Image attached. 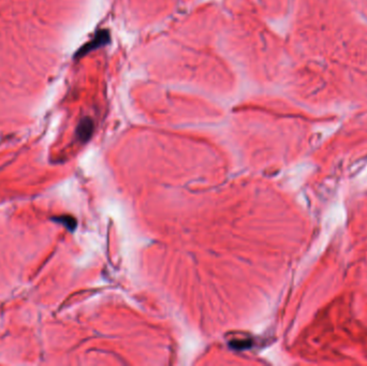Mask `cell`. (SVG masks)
Instances as JSON below:
<instances>
[{"instance_id":"7a4b0ae2","label":"cell","mask_w":367,"mask_h":366,"mask_svg":"<svg viewBox=\"0 0 367 366\" xmlns=\"http://www.w3.org/2000/svg\"><path fill=\"white\" fill-rule=\"evenodd\" d=\"M107 37H109V36H107V34H106L105 31H102L101 34L97 35L93 41H90L89 43H87V44H86V45L79 52V55H83V54L87 53L88 51H90V50H93V49H96L97 47H99L100 44H104V43L106 42Z\"/></svg>"},{"instance_id":"6da1fadb","label":"cell","mask_w":367,"mask_h":366,"mask_svg":"<svg viewBox=\"0 0 367 366\" xmlns=\"http://www.w3.org/2000/svg\"><path fill=\"white\" fill-rule=\"evenodd\" d=\"M94 130V125L89 118H84L78 127V135L82 141H87Z\"/></svg>"},{"instance_id":"3957f363","label":"cell","mask_w":367,"mask_h":366,"mask_svg":"<svg viewBox=\"0 0 367 366\" xmlns=\"http://www.w3.org/2000/svg\"><path fill=\"white\" fill-rule=\"evenodd\" d=\"M56 219H57L56 221L63 223L70 230H73L75 228V225H77V222H75V220L70 216H61V217H57Z\"/></svg>"}]
</instances>
